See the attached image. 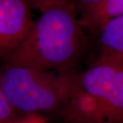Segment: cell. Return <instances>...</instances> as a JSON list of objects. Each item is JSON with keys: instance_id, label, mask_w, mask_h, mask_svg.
I'll use <instances>...</instances> for the list:
<instances>
[{"instance_id": "5", "label": "cell", "mask_w": 123, "mask_h": 123, "mask_svg": "<svg viewBox=\"0 0 123 123\" xmlns=\"http://www.w3.org/2000/svg\"><path fill=\"white\" fill-rule=\"evenodd\" d=\"M123 14V0H100L84 5L80 22L84 28L97 31L110 19Z\"/></svg>"}, {"instance_id": "9", "label": "cell", "mask_w": 123, "mask_h": 123, "mask_svg": "<svg viewBox=\"0 0 123 123\" xmlns=\"http://www.w3.org/2000/svg\"><path fill=\"white\" fill-rule=\"evenodd\" d=\"M98 1H100V0H78V2H79L82 6H84V5L94 3V2H98Z\"/></svg>"}, {"instance_id": "7", "label": "cell", "mask_w": 123, "mask_h": 123, "mask_svg": "<svg viewBox=\"0 0 123 123\" xmlns=\"http://www.w3.org/2000/svg\"><path fill=\"white\" fill-rule=\"evenodd\" d=\"M12 105L6 97L0 93V122L6 123L12 116L14 110Z\"/></svg>"}, {"instance_id": "2", "label": "cell", "mask_w": 123, "mask_h": 123, "mask_svg": "<svg viewBox=\"0 0 123 123\" xmlns=\"http://www.w3.org/2000/svg\"><path fill=\"white\" fill-rule=\"evenodd\" d=\"M79 89V74L74 73L4 66L0 76V93L26 113L64 110Z\"/></svg>"}, {"instance_id": "8", "label": "cell", "mask_w": 123, "mask_h": 123, "mask_svg": "<svg viewBox=\"0 0 123 123\" xmlns=\"http://www.w3.org/2000/svg\"><path fill=\"white\" fill-rule=\"evenodd\" d=\"M15 123H45V122L43 121L41 117H28L25 120H23L21 122H18Z\"/></svg>"}, {"instance_id": "6", "label": "cell", "mask_w": 123, "mask_h": 123, "mask_svg": "<svg viewBox=\"0 0 123 123\" xmlns=\"http://www.w3.org/2000/svg\"><path fill=\"white\" fill-rule=\"evenodd\" d=\"M98 32L101 54L123 55V14L105 23Z\"/></svg>"}, {"instance_id": "1", "label": "cell", "mask_w": 123, "mask_h": 123, "mask_svg": "<svg viewBox=\"0 0 123 123\" xmlns=\"http://www.w3.org/2000/svg\"><path fill=\"white\" fill-rule=\"evenodd\" d=\"M41 12L27 37L4 59V66L72 73L86 43L76 6L66 0Z\"/></svg>"}, {"instance_id": "3", "label": "cell", "mask_w": 123, "mask_h": 123, "mask_svg": "<svg viewBox=\"0 0 123 123\" xmlns=\"http://www.w3.org/2000/svg\"><path fill=\"white\" fill-rule=\"evenodd\" d=\"M79 84L93 100L102 123H123V55L101 54L79 74Z\"/></svg>"}, {"instance_id": "4", "label": "cell", "mask_w": 123, "mask_h": 123, "mask_svg": "<svg viewBox=\"0 0 123 123\" xmlns=\"http://www.w3.org/2000/svg\"><path fill=\"white\" fill-rule=\"evenodd\" d=\"M31 7L28 0H0V55L4 59L33 28Z\"/></svg>"}]
</instances>
